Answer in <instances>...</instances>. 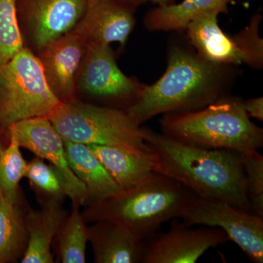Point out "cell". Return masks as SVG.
<instances>
[{"label":"cell","instance_id":"1","mask_svg":"<svg viewBox=\"0 0 263 263\" xmlns=\"http://www.w3.org/2000/svg\"><path fill=\"white\" fill-rule=\"evenodd\" d=\"M183 37L168 43L163 75L126 110L139 125L158 115L200 110L231 94L241 72L238 66L204 60Z\"/></svg>","mask_w":263,"mask_h":263},{"label":"cell","instance_id":"2","mask_svg":"<svg viewBox=\"0 0 263 263\" xmlns=\"http://www.w3.org/2000/svg\"><path fill=\"white\" fill-rule=\"evenodd\" d=\"M154 159V172L174 179L197 196L216 199L250 213L247 179L240 153L177 141L141 127Z\"/></svg>","mask_w":263,"mask_h":263},{"label":"cell","instance_id":"3","mask_svg":"<svg viewBox=\"0 0 263 263\" xmlns=\"http://www.w3.org/2000/svg\"><path fill=\"white\" fill-rule=\"evenodd\" d=\"M195 196L174 179L152 172L136 186L86 206L82 214L87 223L114 221L145 240L157 233L163 223L180 219Z\"/></svg>","mask_w":263,"mask_h":263},{"label":"cell","instance_id":"4","mask_svg":"<svg viewBox=\"0 0 263 263\" xmlns=\"http://www.w3.org/2000/svg\"><path fill=\"white\" fill-rule=\"evenodd\" d=\"M162 133L183 143L249 153L263 146V129L250 120L243 100L231 94L200 110L163 114Z\"/></svg>","mask_w":263,"mask_h":263},{"label":"cell","instance_id":"5","mask_svg":"<svg viewBox=\"0 0 263 263\" xmlns=\"http://www.w3.org/2000/svg\"><path fill=\"white\" fill-rule=\"evenodd\" d=\"M48 118L67 141L152 152L142 135L141 126L123 109L76 99L62 103Z\"/></svg>","mask_w":263,"mask_h":263},{"label":"cell","instance_id":"6","mask_svg":"<svg viewBox=\"0 0 263 263\" xmlns=\"http://www.w3.org/2000/svg\"><path fill=\"white\" fill-rule=\"evenodd\" d=\"M62 102L48 86L37 56L24 47L0 70V126L48 117Z\"/></svg>","mask_w":263,"mask_h":263},{"label":"cell","instance_id":"7","mask_svg":"<svg viewBox=\"0 0 263 263\" xmlns=\"http://www.w3.org/2000/svg\"><path fill=\"white\" fill-rule=\"evenodd\" d=\"M217 10L194 18L185 29L189 42L204 60L221 65H246L256 68L262 59V41L252 24L233 37L223 32L218 24Z\"/></svg>","mask_w":263,"mask_h":263},{"label":"cell","instance_id":"8","mask_svg":"<svg viewBox=\"0 0 263 263\" xmlns=\"http://www.w3.org/2000/svg\"><path fill=\"white\" fill-rule=\"evenodd\" d=\"M77 82L105 106L123 110L138 103L147 86L120 70L110 45L94 42L86 43Z\"/></svg>","mask_w":263,"mask_h":263},{"label":"cell","instance_id":"9","mask_svg":"<svg viewBox=\"0 0 263 263\" xmlns=\"http://www.w3.org/2000/svg\"><path fill=\"white\" fill-rule=\"evenodd\" d=\"M180 219L190 226L221 228L249 260L263 262V218L253 213L222 200L195 196Z\"/></svg>","mask_w":263,"mask_h":263},{"label":"cell","instance_id":"10","mask_svg":"<svg viewBox=\"0 0 263 263\" xmlns=\"http://www.w3.org/2000/svg\"><path fill=\"white\" fill-rule=\"evenodd\" d=\"M179 219H172L167 233L157 232L143 240L142 263H195L209 249L230 240L221 228L194 229Z\"/></svg>","mask_w":263,"mask_h":263},{"label":"cell","instance_id":"11","mask_svg":"<svg viewBox=\"0 0 263 263\" xmlns=\"http://www.w3.org/2000/svg\"><path fill=\"white\" fill-rule=\"evenodd\" d=\"M21 148H24L56 167L65 180L66 195L72 203L84 206L86 190L70 168L63 138L48 117H35L20 121L8 127Z\"/></svg>","mask_w":263,"mask_h":263},{"label":"cell","instance_id":"12","mask_svg":"<svg viewBox=\"0 0 263 263\" xmlns=\"http://www.w3.org/2000/svg\"><path fill=\"white\" fill-rule=\"evenodd\" d=\"M87 5L88 0H16L17 14L32 44L41 50L73 30Z\"/></svg>","mask_w":263,"mask_h":263},{"label":"cell","instance_id":"13","mask_svg":"<svg viewBox=\"0 0 263 263\" xmlns=\"http://www.w3.org/2000/svg\"><path fill=\"white\" fill-rule=\"evenodd\" d=\"M86 43L81 34L72 30L40 50L37 57L48 86L62 103L76 99L78 76Z\"/></svg>","mask_w":263,"mask_h":263},{"label":"cell","instance_id":"14","mask_svg":"<svg viewBox=\"0 0 263 263\" xmlns=\"http://www.w3.org/2000/svg\"><path fill=\"white\" fill-rule=\"evenodd\" d=\"M136 8L122 0H89L84 17L73 30L86 43H118L124 48L136 24Z\"/></svg>","mask_w":263,"mask_h":263},{"label":"cell","instance_id":"15","mask_svg":"<svg viewBox=\"0 0 263 263\" xmlns=\"http://www.w3.org/2000/svg\"><path fill=\"white\" fill-rule=\"evenodd\" d=\"M62 203L63 200L54 199L43 200L41 209H29L24 214L28 241L21 262H55L51 252L52 243L59 228L68 214Z\"/></svg>","mask_w":263,"mask_h":263},{"label":"cell","instance_id":"16","mask_svg":"<svg viewBox=\"0 0 263 263\" xmlns=\"http://www.w3.org/2000/svg\"><path fill=\"white\" fill-rule=\"evenodd\" d=\"M89 227V241L96 263H139L144 243L127 227L110 221H98Z\"/></svg>","mask_w":263,"mask_h":263},{"label":"cell","instance_id":"17","mask_svg":"<svg viewBox=\"0 0 263 263\" xmlns=\"http://www.w3.org/2000/svg\"><path fill=\"white\" fill-rule=\"evenodd\" d=\"M64 143L69 165L86 188L85 207L122 190L88 145L65 139Z\"/></svg>","mask_w":263,"mask_h":263},{"label":"cell","instance_id":"18","mask_svg":"<svg viewBox=\"0 0 263 263\" xmlns=\"http://www.w3.org/2000/svg\"><path fill=\"white\" fill-rule=\"evenodd\" d=\"M122 190L136 186L154 172L152 152H142L119 147L88 145Z\"/></svg>","mask_w":263,"mask_h":263},{"label":"cell","instance_id":"19","mask_svg":"<svg viewBox=\"0 0 263 263\" xmlns=\"http://www.w3.org/2000/svg\"><path fill=\"white\" fill-rule=\"evenodd\" d=\"M233 0H183L179 4L158 7L148 10L143 24L149 32H183L186 26L198 15L217 10L228 13V5Z\"/></svg>","mask_w":263,"mask_h":263},{"label":"cell","instance_id":"20","mask_svg":"<svg viewBox=\"0 0 263 263\" xmlns=\"http://www.w3.org/2000/svg\"><path fill=\"white\" fill-rule=\"evenodd\" d=\"M81 205L72 203V210L59 228L52 248L57 256V262H86V245L89 242V226L85 220Z\"/></svg>","mask_w":263,"mask_h":263},{"label":"cell","instance_id":"21","mask_svg":"<svg viewBox=\"0 0 263 263\" xmlns=\"http://www.w3.org/2000/svg\"><path fill=\"white\" fill-rule=\"evenodd\" d=\"M28 235L24 214L0 190V263L16 262L27 249Z\"/></svg>","mask_w":263,"mask_h":263},{"label":"cell","instance_id":"22","mask_svg":"<svg viewBox=\"0 0 263 263\" xmlns=\"http://www.w3.org/2000/svg\"><path fill=\"white\" fill-rule=\"evenodd\" d=\"M9 142L0 155V190L13 203L19 202V184L25 176L27 162L14 136L8 134Z\"/></svg>","mask_w":263,"mask_h":263},{"label":"cell","instance_id":"23","mask_svg":"<svg viewBox=\"0 0 263 263\" xmlns=\"http://www.w3.org/2000/svg\"><path fill=\"white\" fill-rule=\"evenodd\" d=\"M29 184L43 200H63L66 195L65 180L60 171L36 157L27 162L25 176Z\"/></svg>","mask_w":263,"mask_h":263},{"label":"cell","instance_id":"24","mask_svg":"<svg viewBox=\"0 0 263 263\" xmlns=\"http://www.w3.org/2000/svg\"><path fill=\"white\" fill-rule=\"evenodd\" d=\"M24 47L16 0H0V70Z\"/></svg>","mask_w":263,"mask_h":263},{"label":"cell","instance_id":"25","mask_svg":"<svg viewBox=\"0 0 263 263\" xmlns=\"http://www.w3.org/2000/svg\"><path fill=\"white\" fill-rule=\"evenodd\" d=\"M252 212L263 218V157L258 151L240 153Z\"/></svg>","mask_w":263,"mask_h":263},{"label":"cell","instance_id":"26","mask_svg":"<svg viewBox=\"0 0 263 263\" xmlns=\"http://www.w3.org/2000/svg\"><path fill=\"white\" fill-rule=\"evenodd\" d=\"M243 108L249 118H254L259 121L263 120L262 97L243 100Z\"/></svg>","mask_w":263,"mask_h":263},{"label":"cell","instance_id":"27","mask_svg":"<svg viewBox=\"0 0 263 263\" xmlns=\"http://www.w3.org/2000/svg\"><path fill=\"white\" fill-rule=\"evenodd\" d=\"M122 1L135 8H138L140 5L147 3H154L157 5L158 7L170 6L176 3V0H122Z\"/></svg>","mask_w":263,"mask_h":263},{"label":"cell","instance_id":"28","mask_svg":"<svg viewBox=\"0 0 263 263\" xmlns=\"http://www.w3.org/2000/svg\"><path fill=\"white\" fill-rule=\"evenodd\" d=\"M4 148V145L3 144V142H2L1 138H0V155H1L2 152H3Z\"/></svg>","mask_w":263,"mask_h":263},{"label":"cell","instance_id":"29","mask_svg":"<svg viewBox=\"0 0 263 263\" xmlns=\"http://www.w3.org/2000/svg\"><path fill=\"white\" fill-rule=\"evenodd\" d=\"M88 1H89V0H88Z\"/></svg>","mask_w":263,"mask_h":263}]
</instances>
